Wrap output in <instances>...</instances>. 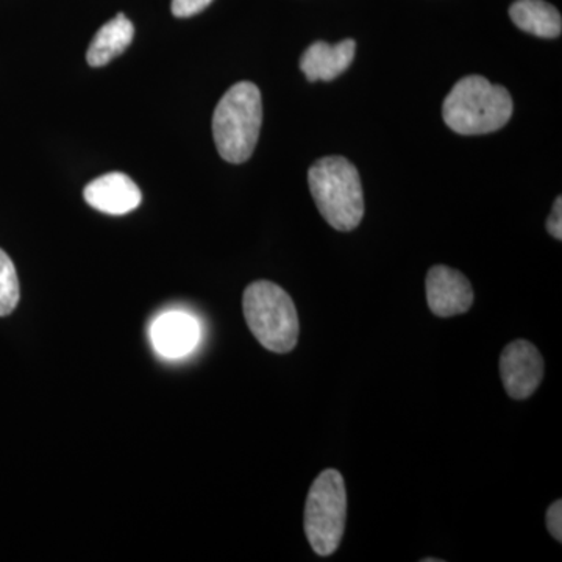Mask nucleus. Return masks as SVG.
Masks as SVG:
<instances>
[{
  "label": "nucleus",
  "mask_w": 562,
  "mask_h": 562,
  "mask_svg": "<svg viewBox=\"0 0 562 562\" xmlns=\"http://www.w3.org/2000/svg\"><path fill=\"white\" fill-rule=\"evenodd\" d=\"M547 528H549L550 535L557 539L558 542L562 541V502L557 501L552 503L549 512H547Z\"/></svg>",
  "instance_id": "nucleus-15"
},
{
  "label": "nucleus",
  "mask_w": 562,
  "mask_h": 562,
  "mask_svg": "<svg viewBox=\"0 0 562 562\" xmlns=\"http://www.w3.org/2000/svg\"><path fill=\"white\" fill-rule=\"evenodd\" d=\"M547 232L553 236L554 239L561 241L562 239V199L558 198L554 201L552 214L549 216V221H547Z\"/></svg>",
  "instance_id": "nucleus-16"
},
{
  "label": "nucleus",
  "mask_w": 562,
  "mask_h": 562,
  "mask_svg": "<svg viewBox=\"0 0 562 562\" xmlns=\"http://www.w3.org/2000/svg\"><path fill=\"white\" fill-rule=\"evenodd\" d=\"M151 344L165 358H183L190 355L201 339L199 322L184 312L161 314L150 328Z\"/></svg>",
  "instance_id": "nucleus-9"
},
{
  "label": "nucleus",
  "mask_w": 562,
  "mask_h": 562,
  "mask_svg": "<svg viewBox=\"0 0 562 562\" xmlns=\"http://www.w3.org/2000/svg\"><path fill=\"white\" fill-rule=\"evenodd\" d=\"M261 124L262 101L257 85H233L213 114L214 144L221 157L232 165L249 160L260 138Z\"/></svg>",
  "instance_id": "nucleus-2"
},
{
  "label": "nucleus",
  "mask_w": 562,
  "mask_h": 562,
  "mask_svg": "<svg viewBox=\"0 0 562 562\" xmlns=\"http://www.w3.org/2000/svg\"><path fill=\"white\" fill-rule=\"evenodd\" d=\"M509 16L520 31L539 38H558L562 32L560 11L546 0H516Z\"/></svg>",
  "instance_id": "nucleus-12"
},
{
  "label": "nucleus",
  "mask_w": 562,
  "mask_h": 562,
  "mask_svg": "<svg viewBox=\"0 0 562 562\" xmlns=\"http://www.w3.org/2000/svg\"><path fill=\"white\" fill-rule=\"evenodd\" d=\"M243 312L251 335L273 353H290L299 341L297 310L283 288L260 280L247 286L243 295Z\"/></svg>",
  "instance_id": "nucleus-4"
},
{
  "label": "nucleus",
  "mask_w": 562,
  "mask_h": 562,
  "mask_svg": "<svg viewBox=\"0 0 562 562\" xmlns=\"http://www.w3.org/2000/svg\"><path fill=\"white\" fill-rule=\"evenodd\" d=\"M310 190L324 220L338 232H351L364 217L360 173L347 158L325 157L308 172Z\"/></svg>",
  "instance_id": "nucleus-3"
},
{
  "label": "nucleus",
  "mask_w": 562,
  "mask_h": 562,
  "mask_svg": "<svg viewBox=\"0 0 562 562\" xmlns=\"http://www.w3.org/2000/svg\"><path fill=\"white\" fill-rule=\"evenodd\" d=\"M21 290L16 268L9 255L0 249V317L10 316L20 303Z\"/></svg>",
  "instance_id": "nucleus-13"
},
{
  "label": "nucleus",
  "mask_w": 562,
  "mask_h": 562,
  "mask_svg": "<svg viewBox=\"0 0 562 562\" xmlns=\"http://www.w3.org/2000/svg\"><path fill=\"white\" fill-rule=\"evenodd\" d=\"M91 209L111 216H122L138 209L143 194L138 184L122 172H110L92 180L83 191Z\"/></svg>",
  "instance_id": "nucleus-8"
},
{
  "label": "nucleus",
  "mask_w": 562,
  "mask_h": 562,
  "mask_svg": "<svg viewBox=\"0 0 562 562\" xmlns=\"http://www.w3.org/2000/svg\"><path fill=\"white\" fill-rule=\"evenodd\" d=\"M357 43L353 40H344L341 43L331 44L325 41H316L303 52L301 69L310 81H331L346 72L353 61Z\"/></svg>",
  "instance_id": "nucleus-10"
},
{
  "label": "nucleus",
  "mask_w": 562,
  "mask_h": 562,
  "mask_svg": "<svg viewBox=\"0 0 562 562\" xmlns=\"http://www.w3.org/2000/svg\"><path fill=\"white\" fill-rule=\"evenodd\" d=\"M513 99L506 88L482 76L464 77L442 103L446 124L460 135H486L501 131L513 116Z\"/></svg>",
  "instance_id": "nucleus-1"
},
{
  "label": "nucleus",
  "mask_w": 562,
  "mask_h": 562,
  "mask_svg": "<svg viewBox=\"0 0 562 562\" xmlns=\"http://www.w3.org/2000/svg\"><path fill=\"white\" fill-rule=\"evenodd\" d=\"M427 301L431 313L452 317L468 313L473 303L471 281L449 266H435L427 276Z\"/></svg>",
  "instance_id": "nucleus-7"
},
{
  "label": "nucleus",
  "mask_w": 562,
  "mask_h": 562,
  "mask_svg": "<svg viewBox=\"0 0 562 562\" xmlns=\"http://www.w3.org/2000/svg\"><path fill=\"white\" fill-rule=\"evenodd\" d=\"M501 375L506 394L516 401L531 397L543 379V358L535 344L517 339L502 351Z\"/></svg>",
  "instance_id": "nucleus-6"
},
{
  "label": "nucleus",
  "mask_w": 562,
  "mask_h": 562,
  "mask_svg": "<svg viewBox=\"0 0 562 562\" xmlns=\"http://www.w3.org/2000/svg\"><path fill=\"white\" fill-rule=\"evenodd\" d=\"M213 0H172V14L176 18H191L201 13Z\"/></svg>",
  "instance_id": "nucleus-14"
},
{
  "label": "nucleus",
  "mask_w": 562,
  "mask_h": 562,
  "mask_svg": "<svg viewBox=\"0 0 562 562\" xmlns=\"http://www.w3.org/2000/svg\"><path fill=\"white\" fill-rule=\"evenodd\" d=\"M133 36H135V27H133L132 21L127 20L125 14H117L95 33L90 49H88V63L92 68L109 65L111 60L120 57L127 47H131Z\"/></svg>",
  "instance_id": "nucleus-11"
},
{
  "label": "nucleus",
  "mask_w": 562,
  "mask_h": 562,
  "mask_svg": "<svg viewBox=\"0 0 562 562\" xmlns=\"http://www.w3.org/2000/svg\"><path fill=\"white\" fill-rule=\"evenodd\" d=\"M347 492L341 473L327 469L314 480L305 503V535L314 553L330 557L346 528Z\"/></svg>",
  "instance_id": "nucleus-5"
}]
</instances>
